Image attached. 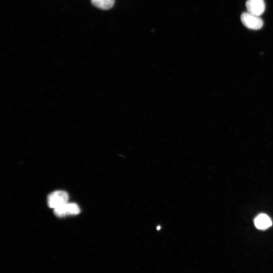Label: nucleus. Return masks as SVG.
<instances>
[{"mask_svg":"<svg viewBox=\"0 0 273 273\" xmlns=\"http://www.w3.org/2000/svg\"><path fill=\"white\" fill-rule=\"evenodd\" d=\"M68 194L64 191L58 190L51 193L48 197L49 208L55 209L68 202Z\"/></svg>","mask_w":273,"mask_h":273,"instance_id":"obj_1","label":"nucleus"},{"mask_svg":"<svg viewBox=\"0 0 273 273\" xmlns=\"http://www.w3.org/2000/svg\"><path fill=\"white\" fill-rule=\"evenodd\" d=\"M80 212L81 210L78 204L75 203L67 202L54 209V214L59 218L77 215L80 213Z\"/></svg>","mask_w":273,"mask_h":273,"instance_id":"obj_2","label":"nucleus"},{"mask_svg":"<svg viewBox=\"0 0 273 273\" xmlns=\"http://www.w3.org/2000/svg\"><path fill=\"white\" fill-rule=\"evenodd\" d=\"M241 20L242 24L247 28L258 30L260 29L263 26V21L259 17L249 13L242 14L241 16Z\"/></svg>","mask_w":273,"mask_h":273,"instance_id":"obj_3","label":"nucleus"},{"mask_svg":"<svg viewBox=\"0 0 273 273\" xmlns=\"http://www.w3.org/2000/svg\"><path fill=\"white\" fill-rule=\"evenodd\" d=\"M246 7L248 13L257 17L261 16L265 10L264 0H248Z\"/></svg>","mask_w":273,"mask_h":273,"instance_id":"obj_4","label":"nucleus"},{"mask_svg":"<svg viewBox=\"0 0 273 273\" xmlns=\"http://www.w3.org/2000/svg\"><path fill=\"white\" fill-rule=\"evenodd\" d=\"M254 225L259 230H264L272 225L270 218L266 215L261 214L258 215L254 219Z\"/></svg>","mask_w":273,"mask_h":273,"instance_id":"obj_5","label":"nucleus"},{"mask_svg":"<svg viewBox=\"0 0 273 273\" xmlns=\"http://www.w3.org/2000/svg\"><path fill=\"white\" fill-rule=\"evenodd\" d=\"M91 4L95 8L103 10H109L113 8L115 0H91Z\"/></svg>","mask_w":273,"mask_h":273,"instance_id":"obj_6","label":"nucleus"}]
</instances>
